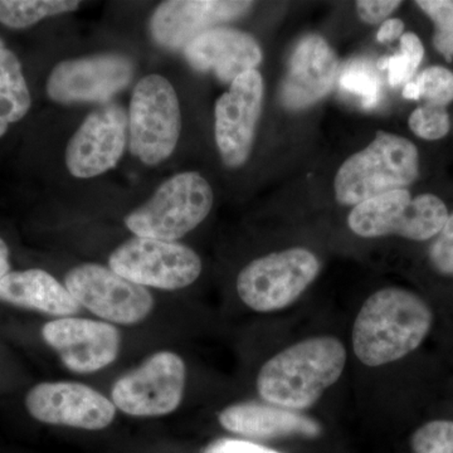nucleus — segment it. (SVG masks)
<instances>
[{"label": "nucleus", "mask_w": 453, "mask_h": 453, "mask_svg": "<svg viewBox=\"0 0 453 453\" xmlns=\"http://www.w3.org/2000/svg\"><path fill=\"white\" fill-rule=\"evenodd\" d=\"M427 303L404 288H383L372 294L354 323V353L366 366H380L403 359L417 350L434 325Z\"/></svg>", "instance_id": "f257e3e1"}, {"label": "nucleus", "mask_w": 453, "mask_h": 453, "mask_svg": "<svg viewBox=\"0 0 453 453\" xmlns=\"http://www.w3.org/2000/svg\"><path fill=\"white\" fill-rule=\"evenodd\" d=\"M347 350L338 338L316 336L296 342L267 360L257 375V392L268 404L308 410L344 372Z\"/></svg>", "instance_id": "f03ea898"}, {"label": "nucleus", "mask_w": 453, "mask_h": 453, "mask_svg": "<svg viewBox=\"0 0 453 453\" xmlns=\"http://www.w3.org/2000/svg\"><path fill=\"white\" fill-rule=\"evenodd\" d=\"M418 150L410 140L378 131L365 150L351 155L335 177L339 203L357 205L392 190L404 189L418 177Z\"/></svg>", "instance_id": "7ed1b4c3"}, {"label": "nucleus", "mask_w": 453, "mask_h": 453, "mask_svg": "<svg viewBox=\"0 0 453 453\" xmlns=\"http://www.w3.org/2000/svg\"><path fill=\"white\" fill-rule=\"evenodd\" d=\"M211 205L210 183L198 173H181L127 214L125 225L136 237L177 242L207 219Z\"/></svg>", "instance_id": "20e7f679"}, {"label": "nucleus", "mask_w": 453, "mask_h": 453, "mask_svg": "<svg viewBox=\"0 0 453 453\" xmlns=\"http://www.w3.org/2000/svg\"><path fill=\"white\" fill-rule=\"evenodd\" d=\"M180 130V105L172 83L160 74L140 80L129 109L131 154L145 165H157L177 148Z\"/></svg>", "instance_id": "39448f33"}, {"label": "nucleus", "mask_w": 453, "mask_h": 453, "mask_svg": "<svg viewBox=\"0 0 453 453\" xmlns=\"http://www.w3.org/2000/svg\"><path fill=\"white\" fill-rule=\"evenodd\" d=\"M320 261L305 249H290L253 259L237 277V292L256 312L286 309L320 273Z\"/></svg>", "instance_id": "423d86ee"}, {"label": "nucleus", "mask_w": 453, "mask_h": 453, "mask_svg": "<svg viewBox=\"0 0 453 453\" xmlns=\"http://www.w3.org/2000/svg\"><path fill=\"white\" fill-rule=\"evenodd\" d=\"M449 216L445 203L438 196L412 198L407 189H398L356 205L348 222L360 237L395 234L422 242L436 237Z\"/></svg>", "instance_id": "0eeeda50"}, {"label": "nucleus", "mask_w": 453, "mask_h": 453, "mask_svg": "<svg viewBox=\"0 0 453 453\" xmlns=\"http://www.w3.org/2000/svg\"><path fill=\"white\" fill-rule=\"evenodd\" d=\"M109 267L136 285L174 291L198 280L202 259L181 243L134 237L110 255Z\"/></svg>", "instance_id": "6e6552de"}, {"label": "nucleus", "mask_w": 453, "mask_h": 453, "mask_svg": "<svg viewBox=\"0 0 453 453\" xmlns=\"http://www.w3.org/2000/svg\"><path fill=\"white\" fill-rule=\"evenodd\" d=\"M183 357L162 350L115 381L111 401L116 410L133 417L166 416L178 410L186 389Z\"/></svg>", "instance_id": "1a4fd4ad"}, {"label": "nucleus", "mask_w": 453, "mask_h": 453, "mask_svg": "<svg viewBox=\"0 0 453 453\" xmlns=\"http://www.w3.org/2000/svg\"><path fill=\"white\" fill-rule=\"evenodd\" d=\"M65 286L81 308L106 323L135 325L153 311L154 299L148 288L103 265L73 267L65 277Z\"/></svg>", "instance_id": "9d476101"}, {"label": "nucleus", "mask_w": 453, "mask_h": 453, "mask_svg": "<svg viewBox=\"0 0 453 453\" xmlns=\"http://www.w3.org/2000/svg\"><path fill=\"white\" fill-rule=\"evenodd\" d=\"M135 65L129 57L105 53L67 59L50 71L47 95L61 105L82 103H109L127 88Z\"/></svg>", "instance_id": "9b49d317"}, {"label": "nucleus", "mask_w": 453, "mask_h": 453, "mask_svg": "<svg viewBox=\"0 0 453 453\" xmlns=\"http://www.w3.org/2000/svg\"><path fill=\"white\" fill-rule=\"evenodd\" d=\"M129 144V113L106 103L83 120L65 149V166L74 178L98 177L120 162Z\"/></svg>", "instance_id": "f8f14e48"}, {"label": "nucleus", "mask_w": 453, "mask_h": 453, "mask_svg": "<svg viewBox=\"0 0 453 453\" xmlns=\"http://www.w3.org/2000/svg\"><path fill=\"white\" fill-rule=\"evenodd\" d=\"M26 408L38 422L98 431L109 427L116 407L96 389L76 381H44L29 389Z\"/></svg>", "instance_id": "ddd939ff"}, {"label": "nucleus", "mask_w": 453, "mask_h": 453, "mask_svg": "<svg viewBox=\"0 0 453 453\" xmlns=\"http://www.w3.org/2000/svg\"><path fill=\"white\" fill-rule=\"evenodd\" d=\"M264 103V80L257 70L241 74L216 104V142L226 166L243 165L251 153Z\"/></svg>", "instance_id": "4468645a"}, {"label": "nucleus", "mask_w": 453, "mask_h": 453, "mask_svg": "<svg viewBox=\"0 0 453 453\" xmlns=\"http://www.w3.org/2000/svg\"><path fill=\"white\" fill-rule=\"evenodd\" d=\"M42 338L68 371L89 374L118 359L121 335L115 325L91 319L61 318L42 327Z\"/></svg>", "instance_id": "2eb2a0df"}, {"label": "nucleus", "mask_w": 453, "mask_h": 453, "mask_svg": "<svg viewBox=\"0 0 453 453\" xmlns=\"http://www.w3.org/2000/svg\"><path fill=\"white\" fill-rule=\"evenodd\" d=\"M252 5V2L169 0L155 9L151 16V37L164 49H186L199 35L214 28L213 26L249 13Z\"/></svg>", "instance_id": "dca6fc26"}, {"label": "nucleus", "mask_w": 453, "mask_h": 453, "mask_svg": "<svg viewBox=\"0 0 453 453\" xmlns=\"http://www.w3.org/2000/svg\"><path fill=\"white\" fill-rule=\"evenodd\" d=\"M184 53L195 70L213 71L225 83L256 70L262 61V50L251 35L226 27H214L202 33L188 44Z\"/></svg>", "instance_id": "f3484780"}, {"label": "nucleus", "mask_w": 453, "mask_h": 453, "mask_svg": "<svg viewBox=\"0 0 453 453\" xmlns=\"http://www.w3.org/2000/svg\"><path fill=\"white\" fill-rule=\"evenodd\" d=\"M338 58L324 38L309 35L297 44L282 82L281 101L290 110L305 109L329 94Z\"/></svg>", "instance_id": "a211bd4d"}, {"label": "nucleus", "mask_w": 453, "mask_h": 453, "mask_svg": "<svg viewBox=\"0 0 453 453\" xmlns=\"http://www.w3.org/2000/svg\"><path fill=\"white\" fill-rule=\"evenodd\" d=\"M219 421L226 431L250 438L318 437L323 431L303 413L257 402L229 405L219 413Z\"/></svg>", "instance_id": "6ab92c4d"}, {"label": "nucleus", "mask_w": 453, "mask_h": 453, "mask_svg": "<svg viewBox=\"0 0 453 453\" xmlns=\"http://www.w3.org/2000/svg\"><path fill=\"white\" fill-rule=\"evenodd\" d=\"M0 301L56 318H70L81 311L65 286L40 268L9 273L0 281Z\"/></svg>", "instance_id": "aec40b11"}, {"label": "nucleus", "mask_w": 453, "mask_h": 453, "mask_svg": "<svg viewBox=\"0 0 453 453\" xmlns=\"http://www.w3.org/2000/svg\"><path fill=\"white\" fill-rule=\"evenodd\" d=\"M32 98L22 64L16 53L0 38V138L11 125L26 118Z\"/></svg>", "instance_id": "412c9836"}, {"label": "nucleus", "mask_w": 453, "mask_h": 453, "mask_svg": "<svg viewBox=\"0 0 453 453\" xmlns=\"http://www.w3.org/2000/svg\"><path fill=\"white\" fill-rule=\"evenodd\" d=\"M79 8L80 2L73 0H0V23L8 28L25 29Z\"/></svg>", "instance_id": "4be33fe9"}, {"label": "nucleus", "mask_w": 453, "mask_h": 453, "mask_svg": "<svg viewBox=\"0 0 453 453\" xmlns=\"http://www.w3.org/2000/svg\"><path fill=\"white\" fill-rule=\"evenodd\" d=\"M401 44L398 55L383 57L378 61L380 70H388L390 86L410 82L425 56L422 42L414 33H404L401 37Z\"/></svg>", "instance_id": "5701e85b"}, {"label": "nucleus", "mask_w": 453, "mask_h": 453, "mask_svg": "<svg viewBox=\"0 0 453 453\" xmlns=\"http://www.w3.org/2000/svg\"><path fill=\"white\" fill-rule=\"evenodd\" d=\"M340 85L350 94L362 97L363 106L377 105L380 98L381 82L377 71L365 61H351L342 71Z\"/></svg>", "instance_id": "b1692460"}, {"label": "nucleus", "mask_w": 453, "mask_h": 453, "mask_svg": "<svg viewBox=\"0 0 453 453\" xmlns=\"http://www.w3.org/2000/svg\"><path fill=\"white\" fill-rule=\"evenodd\" d=\"M414 83L426 105L446 107L453 101V73L445 67L426 68Z\"/></svg>", "instance_id": "393cba45"}, {"label": "nucleus", "mask_w": 453, "mask_h": 453, "mask_svg": "<svg viewBox=\"0 0 453 453\" xmlns=\"http://www.w3.org/2000/svg\"><path fill=\"white\" fill-rule=\"evenodd\" d=\"M416 4L434 20V44L447 59L453 57V2L449 0H419Z\"/></svg>", "instance_id": "a878e982"}, {"label": "nucleus", "mask_w": 453, "mask_h": 453, "mask_svg": "<svg viewBox=\"0 0 453 453\" xmlns=\"http://www.w3.org/2000/svg\"><path fill=\"white\" fill-rule=\"evenodd\" d=\"M411 446L413 453H453V421L426 423L412 434Z\"/></svg>", "instance_id": "bb28decb"}, {"label": "nucleus", "mask_w": 453, "mask_h": 453, "mask_svg": "<svg viewBox=\"0 0 453 453\" xmlns=\"http://www.w3.org/2000/svg\"><path fill=\"white\" fill-rule=\"evenodd\" d=\"M410 127L419 138L438 140L449 134L451 122L446 107L425 105L414 110L410 118Z\"/></svg>", "instance_id": "cd10ccee"}, {"label": "nucleus", "mask_w": 453, "mask_h": 453, "mask_svg": "<svg viewBox=\"0 0 453 453\" xmlns=\"http://www.w3.org/2000/svg\"><path fill=\"white\" fill-rule=\"evenodd\" d=\"M428 257L434 271L441 275L453 276V213L429 247Z\"/></svg>", "instance_id": "c85d7f7f"}, {"label": "nucleus", "mask_w": 453, "mask_h": 453, "mask_svg": "<svg viewBox=\"0 0 453 453\" xmlns=\"http://www.w3.org/2000/svg\"><path fill=\"white\" fill-rule=\"evenodd\" d=\"M401 5V2H393V0H360L357 2V11L359 17L369 25H378L383 22L387 18Z\"/></svg>", "instance_id": "c756f323"}, {"label": "nucleus", "mask_w": 453, "mask_h": 453, "mask_svg": "<svg viewBox=\"0 0 453 453\" xmlns=\"http://www.w3.org/2000/svg\"><path fill=\"white\" fill-rule=\"evenodd\" d=\"M202 453H282L268 447L258 445V443L250 442V441L232 440V438H223L216 441L204 449Z\"/></svg>", "instance_id": "7c9ffc66"}, {"label": "nucleus", "mask_w": 453, "mask_h": 453, "mask_svg": "<svg viewBox=\"0 0 453 453\" xmlns=\"http://www.w3.org/2000/svg\"><path fill=\"white\" fill-rule=\"evenodd\" d=\"M404 31V23L398 18L386 20L378 31L377 40L380 42L395 41L398 37H402Z\"/></svg>", "instance_id": "2f4dec72"}, {"label": "nucleus", "mask_w": 453, "mask_h": 453, "mask_svg": "<svg viewBox=\"0 0 453 453\" xmlns=\"http://www.w3.org/2000/svg\"><path fill=\"white\" fill-rule=\"evenodd\" d=\"M11 273V262H9V247L0 237V281Z\"/></svg>", "instance_id": "473e14b6"}]
</instances>
